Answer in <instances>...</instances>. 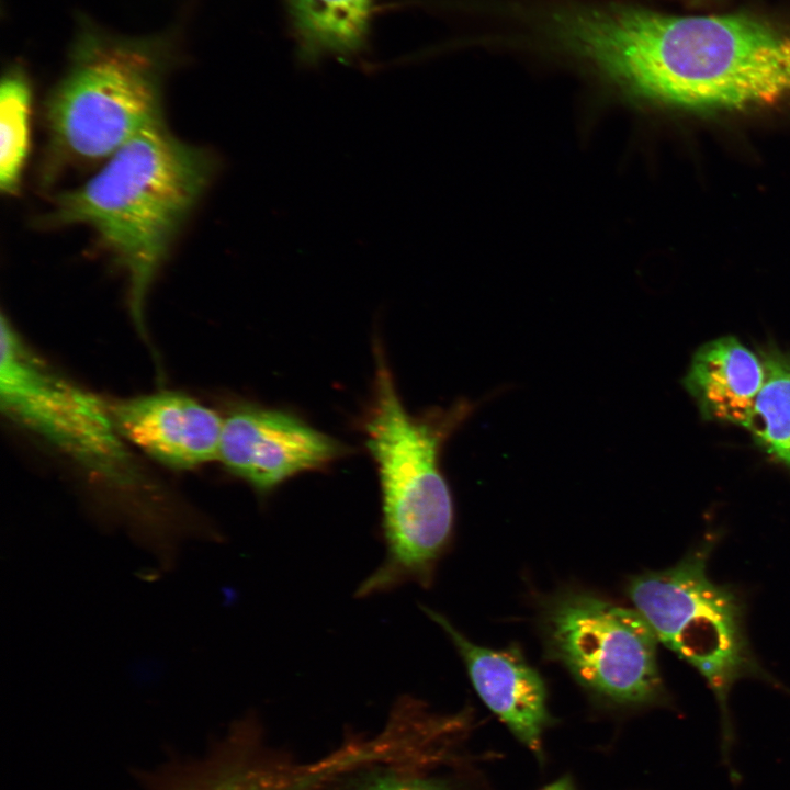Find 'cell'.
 Masks as SVG:
<instances>
[{"label": "cell", "mask_w": 790, "mask_h": 790, "mask_svg": "<svg viewBox=\"0 0 790 790\" xmlns=\"http://www.w3.org/2000/svg\"><path fill=\"white\" fill-rule=\"evenodd\" d=\"M110 409L123 439L165 466L191 470L218 459L224 418L187 394L139 395Z\"/></svg>", "instance_id": "9"}, {"label": "cell", "mask_w": 790, "mask_h": 790, "mask_svg": "<svg viewBox=\"0 0 790 790\" xmlns=\"http://www.w3.org/2000/svg\"><path fill=\"white\" fill-rule=\"evenodd\" d=\"M764 382L761 357L723 336L695 352L684 386L703 418L747 428Z\"/></svg>", "instance_id": "11"}, {"label": "cell", "mask_w": 790, "mask_h": 790, "mask_svg": "<svg viewBox=\"0 0 790 790\" xmlns=\"http://www.w3.org/2000/svg\"><path fill=\"white\" fill-rule=\"evenodd\" d=\"M359 790H442L437 783L418 777L385 775L364 785Z\"/></svg>", "instance_id": "16"}, {"label": "cell", "mask_w": 790, "mask_h": 790, "mask_svg": "<svg viewBox=\"0 0 790 790\" xmlns=\"http://www.w3.org/2000/svg\"><path fill=\"white\" fill-rule=\"evenodd\" d=\"M306 58L349 55L364 44L373 0H287Z\"/></svg>", "instance_id": "12"}, {"label": "cell", "mask_w": 790, "mask_h": 790, "mask_svg": "<svg viewBox=\"0 0 790 790\" xmlns=\"http://www.w3.org/2000/svg\"><path fill=\"white\" fill-rule=\"evenodd\" d=\"M375 375L363 419L365 444L376 469L382 496L386 556L358 588L365 597L406 583L431 584L453 528V501L440 466L449 437L474 411L461 400L449 408L411 415L403 405L379 341Z\"/></svg>", "instance_id": "3"}, {"label": "cell", "mask_w": 790, "mask_h": 790, "mask_svg": "<svg viewBox=\"0 0 790 790\" xmlns=\"http://www.w3.org/2000/svg\"><path fill=\"white\" fill-rule=\"evenodd\" d=\"M161 790H289L272 775L246 767H202Z\"/></svg>", "instance_id": "15"}, {"label": "cell", "mask_w": 790, "mask_h": 790, "mask_svg": "<svg viewBox=\"0 0 790 790\" xmlns=\"http://www.w3.org/2000/svg\"><path fill=\"white\" fill-rule=\"evenodd\" d=\"M541 624L551 657L591 693L630 706L664 696L658 640L634 608L566 591L544 607Z\"/></svg>", "instance_id": "7"}, {"label": "cell", "mask_w": 790, "mask_h": 790, "mask_svg": "<svg viewBox=\"0 0 790 790\" xmlns=\"http://www.w3.org/2000/svg\"><path fill=\"white\" fill-rule=\"evenodd\" d=\"M0 406L8 419L90 477L121 489L138 484L139 473L110 403L42 360L5 315L1 316Z\"/></svg>", "instance_id": "6"}, {"label": "cell", "mask_w": 790, "mask_h": 790, "mask_svg": "<svg viewBox=\"0 0 790 790\" xmlns=\"http://www.w3.org/2000/svg\"><path fill=\"white\" fill-rule=\"evenodd\" d=\"M450 636L484 703L530 749L539 752L549 722L542 677L518 648L493 650L472 643L441 613L422 608Z\"/></svg>", "instance_id": "10"}, {"label": "cell", "mask_w": 790, "mask_h": 790, "mask_svg": "<svg viewBox=\"0 0 790 790\" xmlns=\"http://www.w3.org/2000/svg\"><path fill=\"white\" fill-rule=\"evenodd\" d=\"M542 790H574V788L568 779H560Z\"/></svg>", "instance_id": "17"}, {"label": "cell", "mask_w": 790, "mask_h": 790, "mask_svg": "<svg viewBox=\"0 0 790 790\" xmlns=\"http://www.w3.org/2000/svg\"><path fill=\"white\" fill-rule=\"evenodd\" d=\"M713 544L703 542L666 569L633 576L627 595L658 642L703 677L726 721L732 687L768 675L751 650L740 598L709 577Z\"/></svg>", "instance_id": "5"}, {"label": "cell", "mask_w": 790, "mask_h": 790, "mask_svg": "<svg viewBox=\"0 0 790 790\" xmlns=\"http://www.w3.org/2000/svg\"><path fill=\"white\" fill-rule=\"evenodd\" d=\"M348 451L291 413L248 404L224 418L217 460L264 496L286 479L324 469Z\"/></svg>", "instance_id": "8"}, {"label": "cell", "mask_w": 790, "mask_h": 790, "mask_svg": "<svg viewBox=\"0 0 790 790\" xmlns=\"http://www.w3.org/2000/svg\"><path fill=\"white\" fill-rule=\"evenodd\" d=\"M171 47L166 37H127L82 24L45 103L52 151L76 162L108 159L162 121Z\"/></svg>", "instance_id": "4"}, {"label": "cell", "mask_w": 790, "mask_h": 790, "mask_svg": "<svg viewBox=\"0 0 790 790\" xmlns=\"http://www.w3.org/2000/svg\"><path fill=\"white\" fill-rule=\"evenodd\" d=\"M210 154L165 120L134 135L81 185L60 192L44 222L84 225L124 271L128 308L145 335V306L169 249L213 173Z\"/></svg>", "instance_id": "2"}, {"label": "cell", "mask_w": 790, "mask_h": 790, "mask_svg": "<svg viewBox=\"0 0 790 790\" xmlns=\"http://www.w3.org/2000/svg\"><path fill=\"white\" fill-rule=\"evenodd\" d=\"M760 357L765 382L747 429L758 447L790 470V352L768 346Z\"/></svg>", "instance_id": "13"}, {"label": "cell", "mask_w": 790, "mask_h": 790, "mask_svg": "<svg viewBox=\"0 0 790 790\" xmlns=\"http://www.w3.org/2000/svg\"><path fill=\"white\" fill-rule=\"evenodd\" d=\"M558 33L631 94L658 105L716 113L790 100V32L752 14L586 9L563 15Z\"/></svg>", "instance_id": "1"}, {"label": "cell", "mask_w": 790, "mask_h": 790, "mask_svg": "<svg viewBox=\"0 0 790 790\" xmlns=\"http://www.w3.org/2000/svg\"><path fill=\"white\" fill-rule=\"evenodd\" d=\"M32 86L20 64L11 65L0 86V188L16 193L30 148Z\"/></svg>", "instance_id": "14"}]
</instances>
